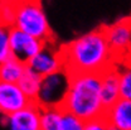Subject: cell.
Listing matches in <instances>:
<instances>
[{
	"mask_svg": "<svg viewBox=\"0 0 131 130\" xmlns=\"http://www.w3.org/2000/svg\"><path fill=\"white\" fill-rule=\"evenodd\" d=\"M64 69L69 73H102L117 61L103 28L86 32L61 47Z\"/></svg>",
	"mask_w": 131,
	"mask_h": 130,
	"instance_id": "6da1fadb",
	"label": "cell"
},
{
	"mask_svg": "<svg viewBox=\"0 0 131 130\" xmlns=\"http://www.w3.org/2000/svg\"><path fill=\"white\" fill-rule=\"evenodd\" d=\"M40 109L33 101L27 107L4 116V124L8 130H40Z\"/></svg>",
	"mask_w": 131,
	"mask_h": 130,
	"instance_id": "9c48e42d",
	"label": "cell"
},
{
	"mask_svg": "<svg viewBox=\"0 0 131 130\" xmlns=\"http://www.w3.org/2000/svg\"><path fill=\"white\" fill-rule=\"evenodd\" d=\"M32 102L33 100L25 95L18 83L0 81V115L3 117L27 107Z\"/></svg>",
	"mask_w": 131,
	"mask_h": 130,
	"instance_id": "ba28073f",
	"label": "cell"
},
{
	"mask_svg": "<svg viewBox=\"0 0 131 130\" xmlns=\"http://www.w3.org/2000/svg\"><path fill=\"white\" fill-rule=\"evenodd\" d=\"M46 42L32 34L23 32L15 27H10L9 33V44L10 53L13 57L28 63L33 57L43 48Z\"/></svg>",
	"mask_w": 131,
	"mask_h": 130,
	"instance_id": "52a82bcc",
	"label": "cell"
},
{
	"mask_svg": "<svg viewBox=\"0 0 131 130\" xmlns=\"http://www.w3.org/2000/svg\"><path fill=\"white\" fill-rule=\"evenodd\" d=\"M9 33L10 27L0 22V63L12 56L10 44H9Z\"/></svg>",
	"mask_w": 131,
	"mask_h": 130,
	"instance_id": "e0dca14e",
	"label": "cell"
},
{
	"mask_svg": "<svg viewBox=\"0 0 131 130\" xmlns=\"http://www.w3.org/2000/svg\"><path fill=\"white\" fill-rule=\"evenodd\" d=\"M103 116L111 126L120 130H131V98L120 97L106 109Z\"/></svg>",
	"mask_w": 131,
	"mask_h": 130,
	"instance_id": "8fae6325",
	"label": "cell"
},
{
	"mask_svg": "<svg viewBox=\"0 0 131 130\" xmlns=\"http://www.w3.org/2000/svg\"><path fill=\"white\" fill-rule=\"evenodd\" d=\"M116 61L131 58V19H122L103 28Z\"/></svg>",
	"mask_w": 131,
	"mask_h": 130,
	"instance_id": "5b68a950",
	"label": "cell"
},
{
	"mask_svg": "<svg viewBox=\"0 0 131 130\" xmlns=\"http://www.w3.org/2000/svg\"><path fill=\"white\" fill-rule=\"evenodd\" d=\"M83 130H110V124L105 116H100L84 121Z\"/></svg>",
	"mask_w": 131,
	"mask_h": 130,
	"instance_id": "d6986e66",
	"label": "cell"
},
{
	"mask_svg": "<svg viewBox=\"0 0 131 130\" xmlns=\"http://www.w3.org/2000/svg\"><path fill=\"white\" fill-rule=\"evenodd\" d=\"M15 1L16 0H0V22L13 27L15 18Z\"/></svg>",
	"mask_w": 131,
	"mask_h": 130,
	"instance_id": "2e32d148",
	"label": "cell"
},
{
	"mask_svg": "<svg viewBox=\"0 0 131 130\" xmlns=\"http://www.w3.org/2000/svg\"><path fill=\"white\" fill-rule=\"evenodd\" d=\"M101 75V98L105 107H110L121 97L120 94V76L117 63L108 67Z\"/></svg>",
	"mask_w": 131,
	"mask_h": 130,
	"instance_id": "30bf717a",
	"label": "cell"
},
{
	"mask_svg": "<svg viewBox=\"0 0 131 130\" xmlns=\"http://www.w3.org/2000/svg\"><path fill=\"white\" fill-rule=\"evenodd\" d=\"M42 78H43V76H40L38 72H35L33 68H30L27 65V68H25L23 76L20 77L18 85L20 86V88L25 92V95L28 97L35 101L37 95L39 92V88H40V85H42Z\"/></svg>",
	"mask_w": 131,
	"mask_h": 130,
	"instance_id": "4fadbf2b",
	"label": "cell"
},
{
	"mask_svg": "<svg viewBox=\"0 0 131 130\" xmlns=\"http://www.w3.org/2000/svg\"><path fill=\"white\" fill-rule=\"evenodd\" d=\"M120 76V94L121 97L131 98V58L116 62Z\"/></svg>",
	"mask_w": 131,
	"mask_h": 130,
	"instance_id": "9a60e30c",
	"label": "cell"
},
{
	"mask_svg": "<svg viewBox=\"0 0 131 130\" xmlns=\"http://www.w3.org/2000/svg\"><path fill=\"white\" fill-rule=\"evenodd\" d=\"M83 126H84V121L78 116L67 111L63 113L59 130H83Z\"/></svg>",
	"mask_w": 131,
	"mask_h": 130,
	"instance_id": "ac0fdd59",
	"label": "cell"
},
{
	"mask_svg": "<svg viewBox=\"0 0 131 130\" xmlns=\"http://www.w3.org/2000/svg\"><path fill=\"white\" fill-rule=\"evenodd\" d=\"M13 27L32 34L43 42L54 41L48 16L39 0H16Z\"/></svg>",
	"mask_w": 131,
	"mask_h": 130,
	"instance_id": "3957f363",
	"label": "cell"
},
{
	"mask_svg": "<svg viewBox=\"0 0 131 130\" xmlns=\"http://www.w3.org/2000/svg\"><path fill=\"white\" fill-rule=\"evenodd\" d=\"M27 68V63L10 56L0 63V81L18 83Z\"/></svg>",
	"mask_w": 131,
	"mask_h": 130,
	"instance_id": "7c38bea8",
	"label": "cell"
},
{
	"mask_svg": "<svg viewBox=\"0 0 131 130\" xmlns=\"http://www.w3.org/2000/svg\"><path fill=\"white\" fill-rule=\"evenodd\" d=\"M69 78L71 73L66 69L43 76L35 102L40 107H61L68 91Z\"/></svg>",
	"mask_w": 131,
	"mask_h": 130,
	"instance_id": "277c9868",
	"label": "cell"
},
{
	"mask_svg": "<svg viewBox=\"0 0 131 130\" xmlns=\"http://www.w3.org/2000/svg\"><path fill=\"white\" fill-rule=\"evenodd\" d=\"M64 110L57 107H42L40 109V130H59L62 116Z\"/></svg>",
	"mask_w": 131,
	"mask_h": 130,
	"instance_id": "5bb4252c",
	"label": "cell"
},
{
	"mask_svg": "<svg viewBox=\"0 0 131 130\" xmlns=\"http://www.w3.org/2000/svg\"><path fill=\"white\" fill-rule=\"evenodd\" d=\"M61 107L83 121L103 116L106 107L101 98V75L71 73L68 91Z\"/></svg>",
	"mask_w": 131,
	"mask_h": 130,
	"instance_id": "7a4b0ae2",
	"label": "cell"
},
{
	"mask_svg": "<svg viewBox=\"0 0 131 130\" xmlns=\"http://www.w3.org/2000/svg\"><path fill=\"white\" fill-rule=\"evenodd\" d=\"M110 130H120V129H117V128H115V126H111V125H110Z\"/></svg>",
	"mask_w": 131,
	"mask_h": 130,
	"instance_id": "ffe728a7",
	"label": "cell"
},
{
	"mask_svg": "<svg viewBox=\"0 0 131 130\" xmlns=\"http://www.w3.org/2000/svg\"><path fill=\"white\" fill-rule=\"evenodd\" d=\"M27 65L35 72H38L40 76H47L64 69V59L61 47H57L54 41L46 42L43 48Z\"/></svg>",
	"mask_w": 131,
	"mask_h": 130,
	"instance_id": "8992f818",
	"label": "cell"
}]
</instances>
